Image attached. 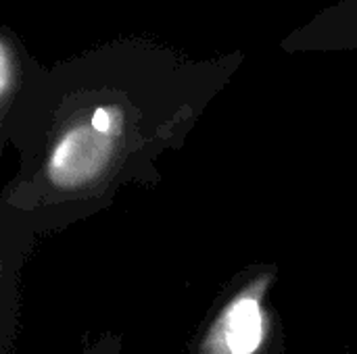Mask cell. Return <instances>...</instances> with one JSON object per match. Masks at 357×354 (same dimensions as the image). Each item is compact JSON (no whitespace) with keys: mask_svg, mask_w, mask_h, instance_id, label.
Masks as SVG:
<instances>
[{"mask_svg":"<svg viewBox=\"0 0 357 354\" xmlns=\"http://www.w3.org/2000/svg\"><path fill=\"white\" fill-rule=\"evenodd\" d=\"M264 313L259 300L249 292L238 296L220 315L209 351L213 354H253L264 342Z\"/></svg>","mask_w":357,"mask_h":354,"instance_id":"obj_3","label":"cell"},{"mask_svg":"<svg viewBox=\"0 0 357 354\" xmlns=\"http://www.w3.org/2000/svg\"><path fill=\"white\" fill-rule=\"evenodd\" d=\"M59 108V106H56ZM61 127L48 156V179L56 188H79L100 175L126 136L96 131L86 119L59 108Z\"/></svg>","mask_w":357,"mask_h":354,"instance_id":"obj_1","label":"cell"},{"mask_svg":"<svg viewBox=\"0 0 357 354\" xmlns=\"http://www.w3.org/2000/svg\"><path fill=\"white\" fill-rule=\"evenodd\" d=\"M287 52L357 50V0H337L295 27L282 42Z\"/></svg>","mask_w":357,"mask_h":354,"instance_id":"obj_2","label":"cell"},{"mask_svg":"<svg viewBox=\"0 0 357 354\" xmlns=\"http://www.w3.org/2000/svg\"><path fill=\"white\" fill-rule=\"evenodd\" d=\"M40 71L36 58L29 56L23 40L8 25H0V106L2 115L10 111L23 92L27 79Z\"/></svg>","mask_w":357,"mask_h":354,"instance_id":"obj_4","label":"cell"}]
</instances>
